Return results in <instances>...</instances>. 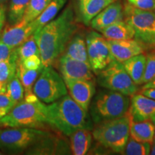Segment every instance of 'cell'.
<instances>
[{
	"label": "cell",
	"instance_id": "6da1fadb",
	"mask_svg": "<svg viewBox=\"0 0 155 155\" xmlns=\"http://www.w3.org/2000/svg\"><path fill=\"white\" fill-rule=\"evenodd\" d=\"M77 31L74 13L68 7L57 18L53 19L34 33L44 66L55 64Z\"/></svg>",
	"mask_w": 155,
	"mask_h": 155
},
{
	"label": "cell",
	"instance_id": "7a4b0ae2",
	"mask_svg": "<svg viewBox=\"0 0 155 155\" xmlns=\"http://www.w3.org/2000/svg\"><path fill=\"white\" fill-rule=\"evenodd\" d=\"M46 124L68 137L78 129H93L88 112L85 111L68 95L47 105Z\"/></svg>",
	"mask_w": 155,
	"mask_h": 155
},
{
	"label": "cell",
	"instance_id": "3957f363",
	"mask_svg": "<svg viewBox=\"0 0 155 155\" xmlns=\"http://www.w3.org/2000/svg\"><path fill=\"white\" fill-rule=\"evenodd\" d=\"M130 118L127 113L118 119L97 123L92 134L95 140L116 153L124 152L129 138Z\"/></svg>",
	"mask_w": 155,
	"mask_h": 155
},
{
	"label": "cell",
	"instance_id": "277c9868",
	"mask_svg": "<svg viewBox=\"0 0 155 155\" xmlns=\"http://www.w3.org/2000/svg\"><path fill=\"white\" fill-rule=\"evenodd\" d=\"M47 105L40 99L22 100L0 119V125L7 127L38 128L46 124Z\"/></svg>",
	"mask_w": 155,
	"mask_h": 155
},
{
	"label": "cell",
	"instance_id": "5b68a950",
	"mask_svg": "<svg viewBox=\"0 0 155 155\" xmlns=\"http://www.w3.org/2000/svg\"><path fill=\"white\" fill-rule=\"evenodd\" d=\"M130 104L128 96L111 90L101 91L93 101L91 114L95 123L118 119L127 114Z\"/></svg>",
	"mask_w": 155,
	"mask_h": 155
},
{
	"label": "cell",
	"instance_id": "8992f818",
	"mask_svg": "<svg viewBox=\"0 0 155 155\" xmlns=\"http://www.w3.org/2000/svg\"><path fill=\"white\" fill-rule=\"evenodd\" d=\"M51 133L32 127H10L0 130V150L5 152L26 151Z\"/></svg>",
	"mask_w": 155,
	"mask_h": 155
},
{
	"label": "cell",
	"instance_id": "52a82bcc",
	"mask_svg": "<svg viewBox=\"0 0 155 155\" xmlns=\"http://www.w3.org/2000/svg\"><path fill=\"white\" fill-rule=\"evenodd\" d=\"M125 21L132 28L134 39L144 48L155 47V12L143 10L129 3L124 8Z\"/></svg>",
	"mask_w": 155,
	"mask_h": 155
},
{
	"label": "cell",
	"instance_id": "ba28073f",
	"mask_svg": "<svg viewBox=\"0 0 155 155\" xmlns=\"http://www.w3.org/2000/svg\"><path fill=\"white\" fill-rule=\"evenodd\" d=\"M98 83L103 88L132 96L138 91L137 85L128 74L123 65L114 60L98 73Z\"/></svg>",
	"mask_w": 155,
	"mask_h": 155
},
{
	"label": "cell",
	"instance_id": "9c48e42d",
	"mask_svg": "<svg viewBox=\"0 0 155 155\" xmlns=\"http://www.w3.org/2000/svg\"><path fill=\"white\" fill-rule=\"evenodd\" d=\"M32 91L39 99L46 104H51L68 94L63 77L51 65L44 66Z\"/></svg>",
	"mask_w": 155,
	"mask_h": 155
},
{
	"label": "cell",
	"instance_id": "30bf717a",
	"mask_svg": "<svg viewBox=\"0 0 155 155\" xmlns=\"http://www.w3.org/2000/svg\"><path fill=\"white\" fill-rule=\"evenodd\" d=\"M86 41L88 62L93 72L98 74L115 59L110 51L106 39L102 34L90 32L86 37Z\"/></svg>",
	"mask_w": 155,
	"mask_h": 155
},
{
	"label": "cell",
	"instance_id": "8fae6325",
	"mask_svg": "<svg viewBox=\"0 0 155 155\" xmlns=\"http://www.w3.org/2000/svg\"><path fill=\"white\" fill-rule=\"evenodd\" d=\"M58 65L63 80H93L94 74L90 63L62 55Z\"/></svg>",
	"mask_w": 155,
	"mask_h": 155
},
{
	"label": "cell",
	"instance_id": "7c38bea8",
	"mask_svg": "<svg viewBox=\"0 0 155 155\" xmlns=\"http://www.w3.org/2000/svg\"><path fill=\"white\" fill-rule=\"evenodd\" d=\"M70 96L84 110L88 112L96 86L93 80H64Z\"/></svg>",
	"mask_w": 155,
	"mask_h": 155
},
{
	"label": "cell",
	"instance_id": "4fadbf2b",
	"mask_svg": "<svg viewBox=\"0 0 155 155\" xmlns=\"http://www.w3.org/2000/svg\"><path fill=\"white\" fill-rule=\"evenodd\" d=\"M127 114L130 121L140 122L155 119V100L144 95L134 94L130 101Z\"/></svg>",
	"mask_w": 155,
	"mask_h": 155
},
{
	"label": "cell",
	"instance_id": "5bb4252c",
	"mask_svg": "<svg viewBox=\"0 0 155 155\" xmlns=\"http://www.w3.org/2000/svg\"><path fill=\"white\" fill-rule=\"evenodd\" d=\"M106 42L114 59L120 63L142 54L144 51V46L134 38L121 40H106Z\"/></svg>",
	"mask_w": 155,
	"mask_h": 155
},
{
	"label": "cell",
	"instance_id": "9a60e30c",
	"mask_svg": "<svg viewBox=\"0 0 155 155\" xmlns=\"http://www.w3.org/2000/svg\"><path fill=\"white\" fill-rule=\"evenodd\" d=\"M34 33L30 22L27 23L22 20L17 24L6 27L0 35V41L9 47L16 48Z\"/></svg>",
	"mask_w": 155,
	"mask_h": 155
},
{
	"label": "cell",
	"instance_id": "2e32d148",
	"mask_svg": "<svg viewBox=\"0 0 155 155\" xmlns=\"http://www.w3.org/2000/svg\"><path fill=\"white\" fill-rule=\"evenodd\" d=\"M124 18L123 7L119 2H114L97 15L92 19L90 25L95 30L101 32L114 23L124 20Z\"/></svg>",
	"mask_w": 155,
	"mask_h": 155
},
{
	"label": "cell",
	"instance_id": "e0dca14e",
	"mask_svg": "<svg viewBox=\"0 0 155 155\" xmlns=\"http://www.w3.org/2000/svg\"><path fill=\"white\" fill-rule=\"evenodd\" d=\"M68 152V146L62 139L50 134L26 150V154H58Z\"/></svg>",
	"mask_w": 155,
	"mask_h": 155
},
{
	"label": "cell",
	"instance_id": "ac0fdd59",
	"mask_svg": "<svg viewBox=\"0 0 155 155\" xmlns=\"http://www.w3.org/2000/svg\"><path fill=\"white\" fill-rule=\"evenodd\" d=\"M114 2L115 0H78L81 21L86 25H89L97 15Z\"/></svg>",
	"mask_w": 155,
	"mask_h": 155
},
{
	"label": "cell",
	"instance_id": "d6986e66",
	"mask_svg": "<svg viewBox=\"0 0 155 155\" xmlns=\"http://www.w3.org/2000/svg\"><path fill=\"white\" fill-rule=\"evenodd\" d=\"M44 68V67H43ZM43 68L37 70H28L25 68L20 63H17V73H18L19 79L22 83L25 89V100L28 101H34L38 99L36 95L34 94L32 88L33 84L40 73H41Z\"/></svg>",
	"mask_w": 155,
	"mask_h": 155
},
{
	"label": "cell",
	"instance_id": "ffe728a7",
	"mask_svg": "<svg viewBox=\"0 0 155 155\" xmlns=\"http://www.w3.org/2000/svg\"><path fill=\"white\" fill-rule=\"evenodd\" d=\"M155 127L150 120L140 122L130 121L129 136L131 139L141 142L152 144L154 139Z\"/></svg>",
	"mask_w": 155,
	"mask_h": 155
},
{
	"label": "cell",
	"instance_id": "44dd1931",
	"mask_svg": "<svg viewBox=\"0 0 155 155\" xmlns=\"http://www.w3.org/2000/svg\"><path fill=\"white\" fill-rule=\"evenodd\" d=\"M146 61L147 56L142 53L134 56L121 63L126 71L137 85L143 83Z\"/></svg>",
	"mask_w": 155,
	"mask_h": 155
},
{
	"label": "cell",
	"instance_id": "7402d4cb",
	"mask_svg": "<svg viewBox=\"0 0 155 155\" xmlns=\"http://www.w3.org/2000/svg\"><path fill=\"white\" fill-rule=\"evenodd\" d=\"M93 134L91 130L80 129L70 136L71 150L73 154L83 155L88 152L91 147Z\"/></svg>",
	"mask_w": 155,
	"mask_h": 155
},
{
	"label": "cell",
	"instance_id": "603a6c76",
	"mask_svg": "<svg viewBox=\"0 0 155 155\" xmlns=\"http://www.w3.org/2000/svg\"><path fill=\"white\" fill-rule=\"evenodd\" d=\"M106 40H121L134 38L133 29L126 21L121 20L107 27L101 31Z\"/></svg>",
	"mask_w": 155,
	"mask_h": 155
},
{
	"label": "cell",
	"instance_id": "cb8c5ba5",
	"mask_svg": "<svg viewBox=\"0 0 155 155\" xmlns=\"http://www.w3.org/2000/svg\"><path fill=\"white\" fill-rule=\"evenodd\" d=\"M67 0H51L40 16L30 22L34 32H38L40 29L55 18L58 13L61 11L66 3Z\"/></svg>",
	"mask_w": 155,
	"mask_h": 155
},
{
	"label": "cell",
	"instance_id": "d4e9b609",
	"mask_svg": "<svg viewBox=\"0 0 155 155\" xmlns=\"http://www.w3.org/2000/svg\"><path fill=\"white\" fill-rule=\"evenodd\" d=\"M63 55L83 62H88L86 41L80 35H74L67 45Z\"/></svg>",
	"mask_w": 155,
	"mask_h": 155
},
{
	"label": "cell",
	"instance_id": "484cf974",
	"mask_svg": "<svg viewBox=\"0 0 155 155\" xmlns=\"http://www.w3.org/2000/svg\"><path fill=\"white\" fill-rule=\"evenodd\" d=\"M51 0H30L22 20L30 23L40 16Z\"/></svg>",
	"mask_w": 155,
	"mask_h": 155
},
{
	"label": "cell",
	"instance_id": "4316f807",
	"mask_svg": "<svg viewBox=\"0 0 155 155\" xmlns=\"http://www.w3.org/2000/svg\"><path fill=\"white\" fill-rule=\"evenodd\" d=\"M30 0H11L9 7V20L11 25L22 21Z\"/></svg>",
	"mask_w": 155,
	"mask_h": 155
},
{
	"label": "cell",
	"instance_id": "83f0119b",
	"mask_svg": "<svg viewBox=\"0 0 155 155\" xmlns=\"http://www.w3.org/2000/svg\"><path fill=\"white\" fill-rule=\"evenodd\" d=\"M17 51L18 55L17 63H22L24 60L31 55H38L40 56V50L35 39L34 35L30 36L26 41L17 47Z\"/></svg>",
	"mask_w": 155,
	"mask_h": 155
},
{
	"label": "cell",
	"instance_id": "f1b7e54d",
	"mask_svg": "<svg viewBox=\"0 0 155 155\" xmlns=\"http://www.w3.org/2000/svg\"><path fill=\"white\" fill-rule=\"evenodd\" d=\"M5 93L16 104H18L22 100H24L25 89L20 79H19L17 71L16 74L14 75V77L7 83V90H6Z\"/></svg>",
	"mask_w": 155,
	"mask_h": 155
},
{
	"label": "cell",
	"instance_id": "f546056e",
	"mask_svg": "<svg viewBox=\"0 0 155 155\" xmlns=\"http://www.w3.org/2000/svg\"><path fill=\"white\" fill-rule=\"evenodd\" d=\"M17 60H8L0 62V84L7 90V85L16 74Z\"/></svg>",
	"mask_w": 155,
	"mask_h": 155
},
{
	"label": "cell",
	"instance_id": "4dcf8cb0",
	"mask_svg": "<svg viewBox=\"0 0 155 155\" xmlns=\"http://www.w3.org/2000/svg\"><path fill=\"white\" fill-rule=\"evenodd\" d=\"M151 147L150 143L137 141L130 137L124 152L127 155H148L150 154Z\"/></svg>",
	"mask_w": 155,
	"mask_h": 155
},
{
	"label": "cell",
	"instance_id": "1f68e13d",
	"mask_svg": "<svg viewBox=\"0 0 155 155\" xmlns=\"http://www.w3.org/2000/svg\"><path fill=\"white\" fill-rule=\"evenodd\" d=\"M155 79V51L147 55L146 68L143 78V83H147Z\"/></svg>",
	"mask_w": 155,
	"mask_h": 155
},
{
	"label": "cell",
	"instance_id": "d6a6232c",
	"mask_svg": "<svg viewBox=\"0 0 155 155\" xmlns=\"http://www.w3.org/2000/svg\"><path fill=\"white\" fill-rule=\"evenodd\" d=\"M8 60H18L17 48H11L0 41V62Z\"/></svg>",
	"mask_w": 155,
	"mask_h": 155
},
{
	"label": "cell",
	"instance_id": "836d02e7",
	"mask_svg": "<svg viewBox=\"0 0 155 155\" xmlns=\"http://www.w3.org/2000/svg\"><path fill=\"white\" fill-rule=\"evenodd\" d=\"M20 63L25 68L28 70H37L44 67L40 56L38 55H31L24 60L22 63Z\"/></svg>",
	"mask_w": 155,
	"mask_h": 155
},
{
	"label": "cell",
	"instance_id": "e575fe53",
	"mask_svg": "<svg viewBox=\"0 0 155 155\" xmlns=\"http://www.w3.org/2000/svg\"><path fill=\"white\" fill-rule=\"evenodd\" d=\"M133 7L143 10H155V0H127Z\"/></svg>",
	"mask_w": 155,
	"mask_h": 155
},
{
	"label": "cell",
	"instance_id": "d590c367",
	"mask_svg": "<svg viewBox=\"0 0 155 155\" xmlns=\"http://www.w3.org/2000/svg\"><path fill=\"white\" fill-rule=\"evenodd\" d=\"M16 104L6 93H0V108H4L10 111Z\"/></svg>",
	"mask_w": 155,
	"mask_h": 155
},
{
	"label": "cell",
	"instance_id": "8d00e7d4",
	"mask_svg": "<svg viewBox=\"0 0 155 155\" xmlns=\"http://www.w3.org/2000/svg\"><path fill=\"white\" fill-rule=\"evenodd\" d=\"M140 94L153 100H155V88H142Z\"/></svg>",
	"mask_w": 155,
	"mask_h": 155
},
{
	"label": "cell",
	"instance_id": "74e56055",
	"mask_svg": "<svg viewBox=\"0 0 155 155\" xmlns=\"http://www.w3.org/2000/svg\"><path fill=\"white\" fill-rule=\"evenodd\" d=\"M5 10L6 9L5 6L0 5V32H2V30L4 28V25H5L6 19Z\"/></svg>",
	"mask_w": 155,
	"mask_h": 155
},
{
	"label": "cell",
	"instance_id": "f35d334b",
	"mask_svg": "<svg viewBox=\"0 0 155 155\" xmlns=\"http://www.w3.org/2000/svg\"><path fill=\"white\" fill-rule=\"evenodd\" d=\"M155 88V79L151 81V82L145 83L144 86L142 87V88Z\"/></svg>",
	"mask_w": 155,
	"mask_h": 155
},
{
	"label": "cell",
	"instance_id": "ab89813d",
	"mask_svg": "<svg viewBox=\"0 0 155 155\" xmlns=\"http://www.w3.org/2000/svg\"><path fill=\"white\" fill-rule=\"evenodd\" d=\"M9 111L7 109H4V108H0V119L2 118L4 116H5L6 114L8 113Z\"/></svg>",
	"mask_w": 155,
	"mask_h": 155
},
{
	"label": "cell",
	"instance_id": "60d3db41",
	"mask_svg": "<svg viewBox=\"0 0 155 155\" xmlns=\"http://www.w3.org/2000/svg\"><path fill=\"white\" fill-rule=\"evenodd\" d=\"M150 154L155 155V139H154V141H153V142L152 144V147H151Z\"/></svg>",
	"mask_w": 155,
	"mask_h": 155
},
{
	"label": "cell",
	"instance_id": "b9f144b4",
	"mask_svg": "<svg viewBox=\"0 0 155 155\" xmlns=\"http://www.w3.org/2000/svg\"><path fill=\"white\" fill-rule=\"evenodd\" d=\"M6 92V89L4 88V87L0 84V93H5Z\"/></svg>",
	"mask_w": 155,
	"mask_h": 155
},
{
	"label": "cell",
	"instance_id": "7bdbcfd3",
	"mask_svg": "<svg viewBox=\"0 0 155 155\" xmlns=\"http://www.w3.org/2000/svg\"><path fill=\"white\" fill-rule=\"evenodd\" d=\"M7 0H0V5H2V4L5 2H7Z\"/></svg>",
	"mask_w": 155,
	"mask_h": 155
},
{
	"label": "cell",
	"instance_id": "ee69618b",
	"mask_svg": "<svg viewBox=\"0 0 155 155\" xmlns=\"http://www.w3.org/2000/svg\"><path fill=\"white\" fill-rule=\"evenodd\" d=\"M152 121L153 122V123H154V127H155V119H153ZM154 139H155V134H154Z\"/></svg>",
	"mask_w": 155,
	"mask_h": 155
},
{
	"label": "cell",
	"instance_id": "f6af8a7d",
	"mask_svg": "<svg viewBox=\"0 0 155 155\" xmlns=\"http://www.w3.org/2000/svg\"><path fill=\"white\" fill-rule=\"evenodd\" d=\"M1 154H2V153L1 152H0V155H1Z\"/></svg>",
	"mask_w": 155,
	"mask_h": 155
}]
</instances>
